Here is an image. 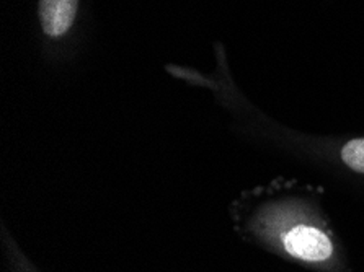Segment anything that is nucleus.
<instances>
[{"instance_id": "f257e3e1", "label": "nucleus", "mask_w": 364, "mask_h": 272, "mask_svg": "<svg viewBox=\"0 0 364 272\" xmlns=\"http://www.w3.org/2000/svg\"><path fill=\"white\" fill-rule=\"evenodd\" d=\"M284 248L291 256L309 263H321L333 254L330 238L311 225L292 227L284 235Z\"/></svg>"}, {"instance_id": "f03ea898", "label": "nucleus", "mask_w": 364, "mask_h": 272, "mask_svg": "<svg viewBox=\"0 0 364 272\" xmlns=\"http://www.w3.org/2000/svg\"><path fill=\"white\" fill-rule=\"evenodd\" d=\"M79 0H40L43 30L49 36H60L74 23Z\"/></svg>"}, {"instance_id": "7ed1b4c3", "label": "nucleus", "mask_w": 364, "mask_h": 272, "mask_svg": "<svg viewBox=\"0 0 364 272\" xmlns=\"http://www.w3.org/2000/svg\"><path fill=\"white\" fill-rule=\"evenodd\" d=\"M341 160L348 168L364 173V138H353L341 148Z\"/></svg>"}]
</instances>
